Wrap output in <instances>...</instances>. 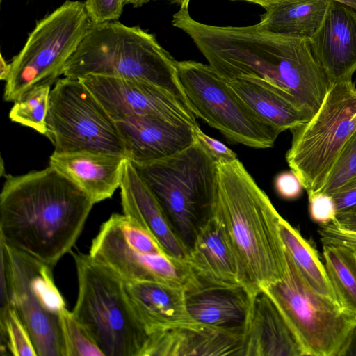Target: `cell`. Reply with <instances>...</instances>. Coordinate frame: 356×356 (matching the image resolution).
<instances>
[{"label": "cell", "instance_id": "52a82bcc", "mask_svg": "<svg viewBox=\"0 0 356 356\" xmlns=\"http://www.w3.org/2000/svg\"><path fill=\"white\" fill-rule=\"evenodd\" d=\"M282 277L262 289L289 324L305 355L345 356L356 329V317L336 300L316 291L286 249Z\"/></svg>", "mask_w": 356, "mask_h": 356}, {"label": "cell", "instance_id": "4fadbf2b", "mask_svg": "<svg viewBox=\"0 0 356 356\" xmlns=\"http://www.w3.org/2000/svg\"><path fill=\"white\" fill-rule=\"evenodd\" d=\"M177 68L182 90L196 117L232 143L259 149L274 145L280 134L255 116L209 64L177 60Z\"/></svg>", "mask_w": 356, "mask_h": 356}, {"label": "cell", "instance_id": "7c38bea8", "mask_svg": "<svg viewBox=\"0 0 356 356\" xmlns=\"http://www.w3.org/2000/svg\"><path fill=\"white\" fill-rule=\"evenodd\" d=\"M126 216L113 213L92 239L89 256L124 281H156L184 288L193 273L188 263L166 253Z\"/></svg>", "mask_w": 356, "mask_h": 356}, {"label": "cell", "instance_id": "2e32d148", "mask_svg": "<svg viewBox=\"0 0 356 356\" xmlns=\"http://www.w3.org/2000/svg\"><path fill=\"white\" fill-rule=\"evenodd\" d=\"M253 297L241 285H222L195 275L185 288L187 311L197 323L244 334Z\"/></svg>", "mask_w": 356, "mask_h": 356}, {"label": "cell", "instance_id": "f35d334b", "mask_svg": "<svg viewBox=\"0 0 356 356\" xmlns=\"http://www.w3.org/2000/svg\"><path fill=\"white\" fill-rule=\"evenodd\" d=\"M346 355H356V329Z\"/></svg>", "mask_w": 356, "mask_h": 356}, {"label": "cell", "instance_id": "e575fe53", "mask_svg": "<svg viewBox=\"0 0 356 356\" xmlns=\"http://www.w3.org/2000/svg\"><path fill=\"white\" fill-rule=\"evenodd\" d=\"M274 184L277 194L285 200L299 197L304 188L300 179L292 170L279 173Z\"/></svg>", "mask_w": 356, "mask_h": 356}, {"label": "cell", "instance_id": "ba28073f", "mask_svg": "<svg viewBox=\"0 0 356 356\" xmlns=\"http://www.w3.org/2000/svg\"><path fill=\"white\" fill-rule=\"evenodd\" d=\"M355 130L356 86L352 80L331 83L316 114L291 130L286 160L308 196L323 190Z\"/></svg>", "mask_w": 356, "mask_h": 356}, {"label": "cell", "instance_id": "60d3db41", "mask_svg": "<svg viewBox=\"0 0 356 356\" xmlns=\"http://www.w3.org/2000/svg\"><path fill=\"white\" fill-rule=\"evenodd\" d=\"M356 10V0H335Z\"/></svg>", "mask_w": 356, "mask_h": 356}, {"label": "cell", "instance_id": "4dcf8cb0", "mask_svg": "<svg viewBox=\"0 0 356 356\" xmlns=\"http://www.w3.org/2000/svg\"><path fill=\"white\" fill-rule=\"evenodd\" d=\"M356 176V130L341 150L321 192L333 194Z\"/></svg>", "mask_w": 356, "mask_h": 356}, {"label": "cell", "instance_id": "e0dca14e", "mask_svg": "<svg viewBox=\"0 0 356 356\" xmlns=\"http://www.w3.org/2000/svg\"><path fill=\"white\" fill-rule=\"evenodd\" d=\"M115 123L127 158L132 163H147L168 157L196 141L197 127L156 117L132 116Z\"/></svg>", "mask_w": 356, "mask_h": 356}, {"label": "cell", "instance_id": "3957f363", "mask_svg": "<svg viewBox=\"0 0 356 356\" xmlns=\"http://www.w3.org/2000/svg\"><path fill=\"white\" fill-rule=\"evenodd\" d=\"M211 213L230 240L241 284L250 296L282 277L286 268L279 228L282 217L238 159L218 163Z\"/></svg>", "mask_w": 356, "mask_h": 356}, {"label": "cell", "instance_id": "8fae6325", "mask_svg": "<svg viewBox=\"0 0 356 356\" xmlns=\"http://www.w3.org/2000/svg\"><path fill=\"white\" fill-rule=\"evenodd\" d=\"M45 136L57 153L88 152L127 158L115 122L77 78L60 79L51 90Z\"/></svg>", "mask_w": 356, "mask_h": 356}, {"label": "cell", "instance_id": "83f0119b", "mask_svg": "<svg viewBox=\"0 0 356 356\" xmlns=\"http://www.w3.org/2000/svg\"><path fill=\"white\" fill-rule=\"evenodd\" d=\"M51 86L35 88L14 102L9 112L11 121L45 135Z\"/></svg>", "mask_w": 356, "mask_h": 356}, {"label": "cell", "instance_id": "d6a6232c", "mask_svg": "<svg viewBox=\"0 0 356 356\" xmlns=\"http://www.w3.org/2000/svg\"><path fill=\"white\" fill-rule=\"evenodd\" d=\"M309 214L313 221L325 225L334 221L337 216L335 202L332 195L318 192L309 196Z\"/></svg>", "mask_w": 356, "mask_h": 356}, {"label": "cell", "instance_id": "1f68e13d", "mask_svg": "<svg viewBox=\"0 0 356 356\" xmlns=\"http://www.w3.org/2000/svg\"><path fill=\"white\" fill-rule=\"evenodd\" d=\"M92 23L116 21L120 17L125 0H86L84 2Z\"/></svg>", "mask_w": 356, "mask_h": 356}, {"label": "cell", "instance_id": "4316f807", "mask_svg": "<svg viewBox=\"0 0 356 356\" xmlns=\"http://www.w3.org/2000/svg\"><path fill=\"white\" fill-rule=\"evenodd\" d=\"M325 267L339 303L356 317V249L323 245Z\"/></svg>", "mask_w": 356, "mask_h": 356}, {"label": "cell", "instance_id": "ffe728a7", "mask_svg": "<svg viewBox=\"0 0 356 356\" xmlns=\"http://www.w3.org/2000/svg\"><path fill=\"white\" fill-rule=\"evenodd\" d=\"M188 264L200 280L222 285H241V273L230 240L211 213L199 225Z\"/></svg>", "mask_w": 356, "mask_h": 356}, {"label": "cell", "instance_id": "f546056e", "mask_svg": "<svg viewBox=\"0 0 356 356\" xmlns=\"http://www.w3.org/2000/svg\"><path fill=\"white\" fill-rule=\"evenodd\" d=\"M66 356H104L85 327L67 308L61 314Z\"/></svg>", "mask_w": 356, "mask_h": 356}, {"label": "cell", "instance_id": "5b68a950", "mask_svg": "<svg viewBox=\"0 0 356 356\" xmlns=\"http://www.w3.org/2000/svg\"><path fill=\"white\" fill-rule=\"evenodd\" d=\"M78 296L72 313L104 356H145L149 334L124 281L89 254L71 251Z\"/></svg>", "mask_w": 356, "mask_h": 356}, {"label": "cell", "instance_id": "d590c367", "mask_svg": "<svg viewBox=\"0 0 356 356\" xmlns=\"http://www.w3.org/2000/svg\"><path fill=\"white\" fill-rule=\"evenodd\" d=\"M335 202L337 214L356 208V176L332 194Z\"/></svg>", "mask_w": 356, "mask_h": 356}, {"label": "cell", "instance_id": "9a60e30c", "mask_svg": "<svg viewBox=\"0 0 356 356\" xmlns=\"http://www.w3.org/2000/svg\"><path fill=\"white\" fill-rule=\"evenodd\" d=\"M330 84L349 81L356 72V10L330 0L325 17L309 38Z\"/></svg>", "mask_w": 356, "mask_h": 356}, {"label": "cell", "instance_id": "603a6c76", "mask_svg": "<svg viewBox=\"0 0 356 356\" xmlns=\"http://www.w3.org/2000/svg\"><path fill=\"white\" fill-rule=\"evenodd\" d=\"M124 283L149 337L156 331L195 321L186 309L184 288L156 281Z\"/></svg>", "mask_w": 356, "mask_h": 356}, {"label": "cell", "instance_id": "9c48e42d", "mask_svg": "<svg viewBox=\"0 0 356 356\" xmlns=\"http://www.w3.org/2000/svg\"><path fill=\"white\" fill-rule=\"evenodd\" d=\"M10 306L26 327L38 356H66L61 314L67 308L53 268L0 239Z\"/></svg>", "mask_w": 356, "mask_h": 356}, {"label": "cell", "instance_id": "d4e9b609", "mask_svg": "<svg viewBox=\"0 0 356 356\" xmlns=\"http://www.w3.org/2000/svg\"><path fill=\"white\" fill-rule=\"evenodd\" d=\"M330 0H281L260 15L261 29L284 35L309 38L321 26Z\"/></svg>", "mask_w": 356, "mask_h": 356}, {"label": "cell", "instance_id": "6da1fadb", "mask_svg": "<svg viewBox=\"0 0 356 356\" xmlns=\"http://www.w3.org/2000/svg\"><path fill=\"white\" fill-rule=\"evenodd\" d=\"M172 24L193 41L209 65L227 80L245 79L279 93L310 119L330 86L309 38L276 34L257 24L213 26L179 8Z\"/></svg>", "mask_w": 356, "mask_h": 356}, {"label": "cell", "instance_id": "8d00e7d4", "mask_svg": "<svg viewBox=\"0 0 356 356\" xmlns=\"http://www.w3.org/2000/svg\"><path fill=\"white\" fill-rule=\"evenodd\" d=\"M11 71L10 63H7L1 54L0 60V79L6 81Z\"/></svg>", "mask_w": 356, "mask_h": 356}, {"label": "cell", "instance_id": "cb8c5ba5", "mask_svg": "<svg viewBox=\"0 0 356 356\" xmlns=\"http://www.w3.org/2000/svg\"><path fill=\"white\" fill-rule=\"evenodd\" d=\"M226 81L254 115L279 134L310 120L283 96L257 82L245 79Z\"/></svg>", "mask_w": 356, "mask_h": 356}, {"label": "cell", "instance_id": "5bb4252c", "mask_svg": "<svg viewBox=\"0 0 356 356\" xmlns=\"http://www.w3.org/2000/svg\"><path fill=\"white\" fill-rule=\"evenodd\" d=\"M79 79L115 122L132 116H153L193 127L198 126L187 103L153 83L99 75Z\"/></svg>", "mask_w": 356, "mask_h": 356}, {"label": "cell", "instance_id": "7402d4cb", "mask_svg": "<svg viewBox=\"0 0 356 356\" xmlns=\"http://www.w3.org/2000/svg\"><path fill=\"white\" fill-rule=\"evenodd\" d=\"M127 159L88 152H54L49 165L72 181L96 204L111 197L120 188Z\"/></svg>", "mask_w": 356, "mask_h": 356}, {"label": "cell", "instance_id": "d6986e66", "mask_svg": "<svg viewBox=\"0 0 356 356\" xmlns=\"http://www.w3.org/2000/svg\"><path fill=\"white\" fill-rule=\"evenodd\" d=\"M243 335L193 321L155 332L148 356H243Z\"/></svg>", "mask_w": 356, "mask_h": 356}, {"label": "cell", "instance_id": "74e56055", "mask_svg": "<svg viewBox=\"0 0 356 356\" xmlns=\"http://www.w3.org/2000/svg\"><path fill=\"white\" fill-rule=\"evenodd\" d=\"M232 1H247L250 3H252L257 5H259L264 8V9H266L269 6L275 4V3L281 1V0H232Z\"/></svg>", "mask_w": 356, "mask_h": 356}, {"label": "cell", "instance_id": "ac0fdd59", "mask_svg": "<svg viewBox=\"0 0 356 356\" xmlns=\"http://www.w3.org/2000/svg\"><path fill=\"white\" fill-rule=\"evenodd\" d=\"M120 188L123 214L151 234L168 255L188 263L189 248L177 234L157 200L128 159Z\"/></svg>", "mask_w": 356, "mask_h": 356}, {"label": "cell", "instance_id": "f1b7e54d", "mask_svg": "<svg viewBox=\"0 0 356 356\" xmlns=\"http://www.w3.org/2000/svg\"><path fill=\"white\" fill-rule=\"evenodd\" d=\"M1 353L14 356H38L30 334L16 311L10 307L0 317Z\"/></svg>", "mask_w": 356, "mask_h": 356}, {"label": "cell", "instance_id": "484cf974", "mask_svg": "<svg viewBox=\"0 0 356 356\" xmlns=\"http://www.w3.org/2000/svg\"><path fill=\"white\" fill-rule=\"evenodd\" d=\"M279 228L285 248L309 284L318 293L338 302L325 265L314 246L283 218Z\"/></svg>", "mask_w": 356, "mask_h": 356}, {"label": "cell", "instance_id": "ab89813d", "mask_svg": "<svg viewBox=\"0 0 356 356\" xmlns=\"http://www.w3.org/2000/svg\"><path fill=\"white\" fill-rule=\"evenodd\" d=\"M170 4L177 5L180 8H188L190 0H169Z\"/></svg>", "mask_w": 356, "mask_h": 356}, {"label": "cell", "instance_id": "8992f818", "mask_svg": "<svg viewBox=\"0 0 356 356\" xmlns=\"http://www.w3.org/2000/svg\"><path fill=\"white\" fill-rule=\"evenodd\" d=\"M132 164L190 249L199 225L212 210L217 161L196 140L168 157Z\"/></svg>", "mask_w": 356, "mask_h": 356}, {"label": "cell", "instance_id": "44dd1931", "mask_svg": "<svg viewBox=\"0 0 356 356\" xmlns=\"http://www.w3.org/2000/svg\"><path fill=\"white\" fill-rule=\"evenodd\" d=\"M296 334L263 291L252 300L244 331L243 356H305Z\"/></svg>", "mask_w": 356, "mask_h": 356}, {"label": "cell", "instance_id": "7a4b0ae2", "mask_svg": "<svg viewBox=\"0 0 356 356\" xmlns=\"http://www.w3.org/2000/svg\"><path fill=\"white\" fill-rule=\"evenodd\" d=\"M94 204L51 165L8 175L0 193V239L54 268L72 250Z\"/></svg>", "mask_w": 356, "mask_h": 356}, {"label": "cell", "instance_id": "277c9868", "mask_svg": "<svg viewBox=\"0 0 356 356\" xmlns=\"http://www.w3.org/2000/svg\"><path fill=\"white\" fill-rule=\"evenodd\" d=\"M63 75L140 80L168 90L188 104L178 77L177 60L154 34L118 21L91 22L67 61Z\"/></svg>", "mask_w": 356, "mask_h": 356}, {"label": "cell", "instance_id": "836d02e7", "mask_svg": "<svg viewBox=\"0 0 356 356\" xmlns=\"http://www.w3.org/2000/svg\"><path fill=\"white\" fill-rule=\"evenodd\" d=\"M195 133L196 140L217 163L232 161L237 159L234 152L220 140L207 135L199 126L195 128Z\"/></svg>", "mask_w": 356, "mask_h": 356}, {"label": "cell", "instance_id": "30bf717a", "mask_svg": "<svg viewBox=\"0 0 356 356\" xmlns=\"http://www.w3.org/2000/svg\"><path fill=\"white\" fill-rule=\"evenodd\" d=\"M90 24L84 3L69 0L38 22L10 63L4 100L14 102L35 88L55 83Z\"/></svg>", "mask_w": 356, "mask_h": 356}]
</instances>
